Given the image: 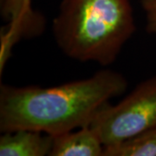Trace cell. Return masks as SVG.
<instances>
[{
	"label": "cell",
	"instance_id": "obj_2",
	"mask_svg": "<svg viewBox=\"0 0 156 156\" xmlns=\"http://www.w3.org/2000/svg\"><path fill=\"white\" fill-rule=\"evenodd\" d=\"M135 30L128 0H63L53 22L58 46L81 62L108 65Z\"/></svg>",
	"mask_w": 156,
	"mask_h": 156
},
{
	"label": "cell",
	"instance_id": "obj_6",
	"mask_svg": "<svg viewBox=\"0 0 156 156\" xmlns=\"http://www.w3.org/2000/svg\"><path fill=\"white\" fill-rule=\"evenodd\" d=\"M104 146L89 126L53 135L50 156L103 155Z\"/></svg>",
	"mask_w": 156,
	"mask_h": 156
},
{
	"label": "cell",
	"instance_id": "obj_4",
	"mask_svg": "<svg viewBox=\"0 0 156 156\" xmlns=\"http://www.w3.org/2000/svg\"><path fill=\"white\" fill-rule=\"evenodd\" d=\"M3 16L9 21L1 33V70L11 56L13 45L22 37L36 35L44 27L43 18L31 8V0H2Z\"/></svg>",
	"mask_w": 156,
	"mask_h": 156
},
{
	"label": "cell",
	"instance_id": "obj_1",
	"mask_svg": "<svg viewBox=\"0 0 156 156\" xmlns=\"http://www.w3.org/2000/svg\"><path fill=\"white\" fill-rule=\"evenodd\" d=\"M127 85L122 74L112 70L50 88L2 84L0 130L29 129L53 136L89 126L101 108Z\"/></svg>",
	"mask_w": 156,
	"mask_h": 156
},
{
	"label": "cell",
	"instance_id": "obj_7",
	"mask_svg": "<svg viewBox=\"0 0 156 156\" xmlns=\"http://www.w3.org/2000/svg\"><path fill=\"white\" fill-rule=\"evenodd\" d=\"M106 156H156V127L104 147Z\"/></svg>",
	"mask_w": 156,
	"mask_h": 156
},
{
	"label": "cell",
	"instance_id": "obj_5",
	"mask_svg": "<svg viewBox=\"0 0 156 156\" xmlns=\"http://www.w3.org/2000/svg\"><path fill=\"white\" fill-rule=\"evenodd\" d=\"M52 142V135L38 131L17 129L5 132L0 138V155H50Z\"/></svg>",
	"mask_w": 156,
	"mask_h": 156
},
{
	"label": "cell",
	"instance_id": "obj_8",
	"mask_svg": "<svg viewBox=\"0 0 156 156\" xmlns=\"http://www.w3.org/2000/svg\"><path fill=\"white\" fill-rule=\"evenodd\" d=\"M142 6L147 17V29L156 34V0H142Z\"/></svg>",
	"mask_w": 156,
	"mask_h": 156
},
{
	"label": "cell",
	"instance_id": "obj_3",
	"mask_svg": "<svg viewBox=\"0 0 156 156\" xmlns=\"http://www.w3.org/2000/svg\"><path fill=\"white\" fill-rule=\"evenodd\" d=\"M104 147L156 127V76L140 83L118 104L105 103L89 125Z\"/></svg>",
	"mask_w": 156,
	"mask_h": 156
}]
</instances>
